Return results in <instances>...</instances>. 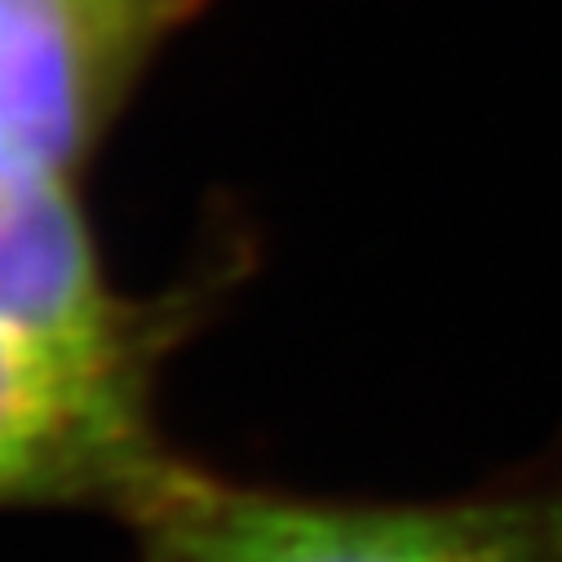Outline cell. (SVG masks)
Here are the masks:
<instances>
[{"instance_id": "2", "label": "cell", "mask_w": 562, "mask_h": 562, "mask_svg": "<svg viewBox=\"0 0 562 562\" xmlns=\"http://www.w3.org/2000/svg\"><path fill=\"white\" fill-rule=\"evenodd\" d=\"M182 324L67 341L0 319V509L143 518L182 474L156 430V368Z\"/></svg>"}, {"instance_id": "4", "label": "cell", "mask_w": 562, "mask_h": 562, "mask_svg": "<svg viewBox=\"0 0 562 562\" xmlns=\"http://www.w3.org/2000/svg\"><path fill=\"white\" fill-rule=\"evenodd\" d=\"M0 319L67 341H124L173 315L106 284L71 173L0 151Z\"/></svg>"}, {"instance_id": "3", "label": "cell", "mask_w": 562, "mask_h": 562, "mask_svg": "<svg viewBox=\"0 0 562 562\" xmlns=\"http://www.w3.org/2000/svg\"><path fill=\"white\" fill-rule=\"evenodd\" d=\"M213 0H0V151L80 178L173 36Z\"/></svg>"}, {"instance_id": "1", "label": "cell", "mask_w": 562, "mask_h": 562, "mask_svg": "<svg viewBox=\"0 0 562 562\" xmlns=\"http://www.w3.org/2000/svg\"><path fill=\"white\" fill-rule=\"evenodd\" d=\"M143 562H562V457L457 501H311L182 465L133 522Z\"/></svg>"}]
</instances>
